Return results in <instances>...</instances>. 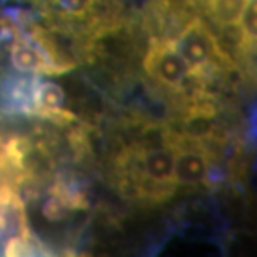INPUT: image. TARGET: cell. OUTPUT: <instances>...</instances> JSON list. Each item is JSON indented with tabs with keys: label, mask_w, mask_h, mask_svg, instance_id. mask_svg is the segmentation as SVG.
<instances>
[{
	"label": "cell",
	"mask_w": 257,
	"mask_h": 257,
	"mask_svg": "<svg viewBox=\"0 0 257 257\" xmlns=\"http://www.w3.org/2000/svg\"><path fill=\"white\" fill-rule=\"evenodd\" d=\"M64 89L55 82H35L32 89V114L55 122L74 120V114L65 110Z\"/></svg>",
	"instance_id": "cell-6"
},
{
	"label": "cell",
	"mask_w": 257,
	"mask_h": 257,
	"mask_svg": "<svg viewBox=\"0 0 257 257\" xmlns=\"http://www.w3.org/2000/svg\"><path fill=\"white\" fill-rule=\"evenodd\" d=\"M10 62L20 72L39 75H60L52 57L32 32L15 37L10 47Z\"/></svg>",
	"instance_id": "cell-5"
},
{
	"label": "cell",
	"mask_w": 257,
	"mask_h": 257,
	"mask_svg": "<svg viewBox=\"0 0 257 257\" xmlns=\"http://www.w3.org/2000/svg\"><path fill=\"white\" fill-rule=\"evenodd\" d=\"M240 25V44L245 49H254L255 44V0H250V2L245 5L242 15H240L239 20Z\"/></svg>",
	"instance_id": "cell-8"
},
{
	"label": "cell",
	"mask_w": 257,
	"mask_h": 257,
	"mask_svg": "<svg viewBox=\"0 0 257 257\" xmlns=\"http://www.w3.org/2000/svg\"><path fill=\"white\" fill-rule=\"evenodd\" d=\"M60 9V12H64L72 17H80L85 15L92 9L95 0H54Z\"/></svg>",
	"instance_id": "cell-9"
},
{
	"label": "cell",
	"mask_w": 257,
	"mask_h": 257,
	"mask_svg": "<svg viewBox=\"0 0 257 257\" xmlns=\"http://www.w3.org/2000/svg\"><path fill=\"white\" fill-rule=\"evenodd\" d=\"M174 162L176 144L171 134V142L166 146L132 151L127 157L125 169L139 191L144 195L159 199L171 194L176 186Z\"/></svg>",
	"instance_id": "cell-1"
},
{
	"label": "cell",
	"mask_w": 257,
	"mask_h": 257,
	"mask_svg": "<svg viewBox=\"0 0 257 257\" xmlns=\"http://www.w3.org/2000/svg\"><path fill=\"white\" fill-rule=\"evenodd\" d=\"M174 144H176V162H174L176 184L195 187L207 182L210 172L209 152L200 144H184V139L176 136H174Z\"/></svg>",
	"instance_id": "cell-4"
},
{
	"label": "cell",
	"mask_w": 257,
	"mask_h": 257,
	"mask_svg": "<svg viewBox=\"0 0 257 257\" xmlns=\"http://www.w3.org/2000/svg\"><path fill=\"white\" fill-rule=\"evenodd\" d=\"M250 0H207V9L215 24L230 27L237 25L245 5Z\"/></svg>",
	"instance_id": "cell-7"
},
{
	"label": "cell",
	"mask_w": 257,
	"mask_h": 257,
	"mask_svg": "<svg viewBox=\"0 0 257 257\" xmlns=\"http://www.w3.org/2000/svg\"><path fill=\"white\" fill-rule=\"evenodd\" d=\"M69 207L60 200L57 195H50V197L45 200L44 207H42V214L47 217L49 220H62L67 212H69Z\"/></svg>",
	"instance_id": "cell-10"
},
{
	"label": "cell",
	"mask_w": 257,
	"mask_h": 257,
	"mask_svg": "<svg viewBox=\"0 0 257 257\" xmlns=\"http://www.w3.org/2000/svg\"><path fill=\"white\" fill-rule=\"evenodd\" d=\"M144 70L161 85L177 90H181L189 79L199 77V72L194 70L174 47L172 39L152 40L144 57Z\"/></svg>",
	"instance_id": "cell-2"
},
{
	"label": "cell",
	"mask_w": 257,
	"mask_h": 257,
	"mask_svg": "<svg viewBox=\"0 0 257 257\" xmlns=\"http://www.w3.org/2000/svg\"><path fill=\"white\" fill-rule=\"evenodd\" d=\"M172 44L177 52L186 59V62L197 72L217 60H224L217 39L200 17L189 20L177 37L172 39Z\"/></svg>",
	"instance_id": "cell-3"
}]
</instances>
